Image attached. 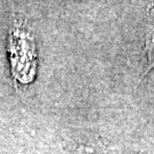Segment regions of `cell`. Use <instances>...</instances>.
Returning <instances> with one entry per match:
<instances>
[{"instance_id": "6da1fadb", "label": "cell", "mask_w": 154, "mask_h": 154, "mask_svg": "<svg viewBox=\"0 0 154 154\" xmlns=\"http://www.w3.org/2000/svg\"><path fill=\"white\" fill-rule=\"evenodd\" d=\"M152 17H153V23L151 24V29H149V35H147V51H149V69L152 66H154V15Z\"/></svg>"}]
</instances>
